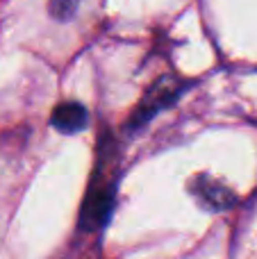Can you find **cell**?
Masks as SVG:
<instances>
[{"label": "cell", "instance_id": "obj_1", "mask_svg": "<svg viewBox=\"0 0 257 259\" xmlns=\"http://www.w3.org/2000/svg\"><path fill=\"white\" fill-rule=\"evenodd\" d=\"M112 209H114L112 184L89 189V193L84 198V205H82V211H80V228L87 230V232H94V230L103 228L107 223Z\"/></svg>", "mask_w": 257, "mask_h": 259}, {"label": "cell", "instance_id": "obj_2", "mask_svg": "<svg viewBox=\"0 0 257 259\" xmlns=\"http://www.w3.org/2000/svg\"><path fill=\"white\" fill-rule=\"evenodd\" d=\"M191 193L196 196V200L207 209H230L235 205V193L228 187H223L221 182L207 178V175H198L191 182Z\"/></svg>", "mask_w": 257, "mask_h": 259}, {"label": "cell", "instance_id": "obj_3", "mask_svg": "<svg viewBox=\"0 0 257 259\" xmlns=\"http://www.w3.org/2000/svg\"><path fill=\"white\" fill-rule=\"evenodd\" d=\"M50 123H53L55 130H59L62 134H75L82 132L89 123V114L82 107L80 103H62L53 109V116H50Z\"/></svg>", "mask_w": 257, "mask_h": 259}, {"label": "cell", "instance_id": "obj_4", "mask_svg": "<svg viewBox=\"0 0 257 259\" xmlns=\"http://www.w3.org/2000/svg\"><path fill=\"white\" fill-rule=\"evenodd\" d=\"M77 9V0H50V16L57 21H68Z\"/></svg>", "mask_w": 257, "mask_h": 259}]
</instances>
